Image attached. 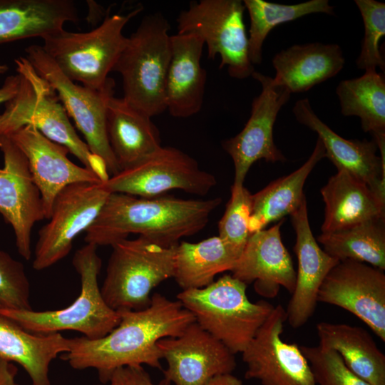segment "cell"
Instances as JSON below:
<instances>
[{
	"mask_svg": "<svg viewBox=\"0 0 385 385\" xmlns=\"http://www.w3.org/2000/svg\"><path fill=\"white\" fill-rule=\"evenodd\" d=\"M238 258L219 236L195 243L180 242L175 247L173 278L183 290L203 288L217 274L232 271Z\"/></svg>",
	"mask_w": 385,
	"mask_h": 385,
	"instance_id": "f546056e",
	"label": "cell"
},
{
	"mask_svg": "<svg viewBox=\"0 0 385 385\" xmlns=\"http://www.w3.org/2000/svg\"><path fill=\"white\" fill-rule=\"evenodd\" d=\"M283 220L267 230L252 234L237 260L232 276L266 298L275 297L281 287L290 294L294 289L296 271L281 238Z\"/></svg>",
	"mask_w": 385,
	"mask_h": 385,
	"instance_id": "ffe728a7",
	"label": "cell"
},
{
	"mask_svg": "<svg viewBox=\"0 0 385 385\" xmlns=\"http://www.w3.org/2000/svg\"><path fill=\"white\" fill-rule=\"evenodd\" d=\"M247 284L225 274L205 287L181 291L177 299L195 322L234 354L242 353L274 309L265 300L252 302Z\"/></svg>",
	"mask_w": 385,
	"mask_h": 385,
	"instance_id": "277c9868",
	"label": "cell"
},
{
	"mask_svg": "<svg viewBox=\"0 0 385 385\" xmlns=\"http://www.w3.org/2000/svg\"><path fill=\"white\" fill-rule=\"evenodd\" d=\"M250 16L248 52L251 63L262 61L263 43L272 29L304 16L323 13L334 15V6L328 0H311L297 4L286 5L264 0L242 1Z\"/></svg>",
	"mask_w": 385,
	"mask_h": 385,
	"instance_id": "d6a6232c",
	"label": "cell"
},
{
	"mask_svg": "<svg viewBox=\"0 0 385 385\" xmlns=\"http://www.w3.org/2000/svg\"><path fill=\"white\" fill-rule=\"evenodd\" d=\"M17 373L14 362L0 359V385H19L16 381Z\"/></svg>",
	"mask_w": 385,
	"mask_h": 385,
	"instance_id": "f35d334b",
	"label": "cell"
},
{
	"mask_svg": "<svg viewBox=\"0 0 385 385\" xmlns=\"http://www.w3.org/2000/svg\"><path fill=\"white\" fill-rule=\"evenodd\" d=\"M206 385H242V381L232 374H227L212 378Z\"/></svg>",
	"mask_w": 385,
	"mask_h": 385,
	"instance_id": "60d3db41",
	"label": "cell"
},
{
	"mask_svg": "<svg viewBox=\"0 0 385 385\" xmlns=\"http://www.w3.org/2000/svg\"><path fill=\"white\" fill-rule=\"evenodd\" d=\"M29 297L23 264L0 250V309L31 310Z\"/></svg>",
	"mask_w": 385,
	"mask_h": 385,
	"instance_id": "8d00e7d4",
	"label": "cell"
},
{
	"mask_svg": "<svg viewBox=\"0 0 385 385\" xmlns=\"http://www.w3.org/2000/svg\"><path fill=\"white\" fill-rule=\"evenodd\" d=\"M4 166L0 168V213L11 225L19 253L31 257V232L45 219L40 191L34 181L26 158L9 135H0Z\"/></svg>",
	"mask_w": 385,
	"mask_h": 385,
	"instance_id": "2e32d148",
	"label": "cell"
},
{
	"mask_svg": "<svg viewBox=\"0 0 385 385\" xmlns=\"http://www.w3.org/2000/svg\"><path fill=\"white\" fill-rule=\"evenodd\" d=\"M321 194L325 205L322 233L384 218L385 199L344 170L332 175Z\"/></svg>",
	"mask_w": 385,
	"mask_h": 385,
	"instance_id": "cb8c5ba5",
	"label": "cell"
},
{
	"mask_svg": "<svg viewBox=\"0 0 385 385\" xmlns=\"http://www.w3.org/2000/svg\"><path fill=\"white\" fill-rule=\"evenodd\" d=\"M364 26V36L361 52L356 59L359 69L382 71L385 68L384 59L381 53L379 43L385 35V4L374 0H355Z\"/></svg>",
	"mask_w": 385,
	"mask_h": 385,
	"instance_id": "e575fe53",
	"label": "cell"
},
{
	"mask_svg": "<svg viewBox=\"0 0 385 385\" xmlns=\"http://www.w3.org/2000/svg\"><path fill=\"white\" fill-rule=\"evenodd\" d=\"M251 76L260 83L261 92L252 101L250 116L242 130L222 143L234 163V185H242L250 167L260 159L272 163L286 160L274 143L273 128L291 92L260 72L255 71Z\"/></svg>",
	"mask_w": 385,
	"mask_h": 385,
	"instance_id": "5bb4252c",
	"label": "cell"
},
{
	"mask_svg": "<svg viewBox=\"0 0 385 385\" xmlns=\"http://www.w3.org/2000/svg\"><path fill=\"white\" fill-rule=\"evenodd\" d=\"M71 339L60 333L36 334L0 314V359L20 364L31 385H51L49 366L61 353L71 349Z\"/></svg>",
	"mask_w": 385,
	"mask_h": 385,
	"instance_id": "4316f807",
	"label": "cell"
},
{
	"mask_svg": "<svg viewBox=\"0 0 385 385\" xmlns=\"http://www.w3.org/2000/svg\"><path fill=\"white\" fill-rule=\"evenodd\" d=\"M96 385H172L164 379L154 383L142 365L126 366L116 369L106 383Z\"/></svg>",
	"mask_w": 385,
	"mask_h": 385,
	"instance_id": "74e56055",
	"label": "cell"
},
{
	"mask_svg": "<svg viewBox=\"0 0 385 385\" xmlns=\"http://www.w3.org/2000/svg\"><path fill=\"white\" fill-rule=\"evenodd\" d=\"M252 194L244 185L231 187V197L218 224L219 237L240 257L251 235L248 225Z\"/></svg>",
	"mask_w": 385,
	"mask_h": 385,
	"instance_id": "836d02e7",
	"label": "cell"
},
{
	"mask_svg": "<svg viewBox=\"0 0 385 385\" xmlns=\"http://www.w3.org/2000/svg\"><path fill=\"white\" fill-rule=\"evenodd\" d=\"M336 93L341 113L357 116L362 130L374 139L385 136V81L376 71H367L360 77L339 82Z\"/></svg>",
	"mask_w": 385,
	"mask_h": 385,
	"instance_id": "4dcf8cb0",
	"label": "cell"
},
{
	"mask_svg": "<svg viewBox=\"0 0 385 385\" xmlns=\"http://www.w3.org/2000/svg\"><path fill=\"white\" fill-rule=\"evenodd\" d=\"M26 58L38 75L56 91L68 116L83 135L90 151L102 159L111 175L120 169L111 148L106 128L109 99L113 96L115 82L99 90L78 85L69 79L40 45L25 48Z\"/></svg>",
	"mask_w": 385,
	"mask_h": 385,
	"instance_id": "9c48e42d",
	"label": "cell"
},
{
	"mask_svg": "<svg viewBox=\"0 0 385 385\" xmlns=\"http://www.w3.org/2000/svg\"><path fill=\"white\" fill-rule=\"evenodd\" d=\"M290 217L296 234L294 251L298 267L294 289L285 311L289 324L296 329L304 326L314 314L320 287L339 261L324 252L314 237L306 197Z\"/></svg>",
	"mask_w": 385,
	"mask_h": 385,
	"instance_id": "d6986e66",
	"label": "cell"
},
{
	"mask_svg": "<svg viewBox=\"0 0 385 385\" xmlns=\"http://www.w3.org/2000/svg\"><path fill=\"white\" fill-rule=\"evenodd\" d=\"M245 10L240 0L191 1L177 19L178 34L198 35L207 45L209 58L220 56V68L226 66L232 78H247L255 68L249 58Z\"/></svg>",
	"mask_w": 385,
	"mask_h": 385,
	"instance_id": "30bf717a",
	"label": "cell"
},
{
	"mask_svg": "<svg viewBox=\"0 0 385 385\" xmlns=\"http://www.w3.org/2000/svg\"><path fill=\"white\" fill-rule=\"evenodd\" d=\"M221 202L220 197L186 200L111 193L86 230L85 241L112 246L130 234H138L164 247L176 246L181 238L201 231Z\"/></svg>",
	"mask_w": 385,
	"mask_h": 385,
	"instance_id": "7a4b0ae2",
	"label": "cell"
},
{
	"mask_svg": "<svg viewBox=\"0 0 385 385\" xmlns=\"http://www.w3.org/2000/svg\"><path fill=\"white\" fill-rule=\"evenodd\" d=\"M176 246L164 247L141 236L113 244L101 288L106 304L117 312L148 307L152 290L173 277Z\"/></svg>",
	"mask_w": 385,
	"mask_h": 385,
	"instance_id": "ba28073f",
	"label": "cell"
},
{
	"mask_svg": "<svg viewBox=\"0 0 385 385\" xmlns=\"http://www.w3.org/2000/svg\"><path fill=\"white\" fill-rule=\"evenodd\" d=\"M170 28L159 12L144 16L127 38L113 69L121 76L125 101L151 118L166 110L165 84L171 59Z\"/></svg>",
	"mask_w": 385,
	"mask_h": 385,
	"instance_id": "5b68a950",
	"label": "cell"
},
{
	"mask_svg": "<svg viewBox=\"0 0 385 385\" xmlns=\"http://www.w3.org/2000/svg\"><path fill=\"white\" fill-rule=\"evenodd\" d=\"M157 345L167 362L164 379L173 385H206L236 367L235 354L195 322L180 336L161 339Z\"/></svg>",
	"mask_w": 385,
	"mask_h": 385,
	"instance_id": "e0dca14e",
	"label": "cell"
},
{
	"mask_svg": "<svg viewBox=\"0 0 385 385\" xmlns=\"http://www.w3.org/2000/svg\"><path fill=\"white\" fill-rule=\"evenodd\" d=\"M317 241L329 255L339 262L358 261L384 270V218L374 219L328 233Z\"/></svg>",
	"mask_w": 385,
	"mask_h": 385,
	"instance_id": "1f68e13d",
	"label": "cell"
},
{
	"mask_svg": "<svg viewBox=\"0 0 385 385\" xmlns=\"http://www.w3.org/2000/svg\"><path fill=\"white\" fill-rule=\"evenodd\" d=\"M345 58L336 43L296 44L277 53L272 59L275 85L292 93L304 92L338 74Z\"/></svg>",
	"mask_w": 385,
	"mask_h": 385,
	"instance_id": "603a6c76",
	"label": "cell"
},
{
	"mask_svg": "<svg viewBox=\"0 0 385 385\" xmlns=\"http://www.w3.org/2000/svg\"><path fill=\"white\" fill-rule=\"evenodd\" d=\"M324 158H326V151L318 138L312 153L300 168L252 195L248 225L251 235L264 230L270 223L291 215L299 207L305 198L304 183L317 163Z\"/></svg>",
	"mask_w": 385,
	"mask_h": 385,
	"instance_id": "f1b7e54d",
	"label": "cell"
},
{
	"mask_svg": "<svg viewBox=\"0 0 385 385\" xmlns=\"http://www.w3.org/2000/svg\"><path fill=\"white\" fill-rule=\"evenodd\" d=\"M119 312L120 322L111 332L98 339H71V349L61 359L74 369H96L101 383H106L111 374L123 366L146 364L161 369L158 342L180 336L195 322L178 300L160 293L152 294L145 309Z\"/></svg>",
	"mask_w": 385,
	"mask_h": 385,
	"instance_id": "6da1fadb",
	"label": "cell"
},
{
	"mask_svg": "<svg viewBox=\"0 0 385 385\" xmlns=\"http://www.w3.org/2000/svg\"><path fill=\"white\" fill-rule=\"evenodd\" d=\"M111 193L103 183L66 186L56 196L49 221L38 231L33 267L48 268L70 252L77 236L92 225Z\"/></svg>",
	"mask_w": 385,
	"mask_h": 385,
	"instance_id": "7c38bea8",
	"label": "cell"
},
{
	"mask_svg": "<svg viewBox=\"0 0 385 385\" xmlns=\"http://www.w3.org/2000/svg\"><path fill=\"white\" fill-rule=\"evenodd\" d=\"M106 128L120 170L140 162L162 146L159 130L151 117L123 98L113 96L109 99Z\"/></svg>",
	"mask_w": 385,
	"mask_h": 385,
	"instance_id": "d4e9b609",
	"label": "cell"
},
{
	"mask_svg": "<svg viewBox=\"0 0 385 385\" xmlns=\"http://www.w3.org/2000/svg\"><path fill=\"white\" fill-rule=\"evenodd\" d=\"M19 86L0 115V135L31 125L48 139L63 145L102 182L109 178L104 161L93 155L78 135L59 98L26 57L14 60Z\"/></svg>",
	"mask_w": 385,
	"mask_h": 385,
	"instance_id": "3957f363",
	"label": "cell"
},
{
	"mask_svg": "<svg viewBox=\"0 0 385 385\" xmlns=\"http://www.w3.org/2000/svg\"><path fill=\"white\" fill-rule=\"evenodd\" d=\"M170 39L166 110L175 118H188L197 113L203 103L207 77L200 61L205 43L195 34H177Z\"/></svg>",
	"mask_w": 385,
	"mask_h": 385,
	"instance_id": "7402d4cb",
	"label": "cell"
},
{
	"mask_svg": "<svg viewBox=\"0 0 385 385\" xmlns=\"http://www.w3.org/2000/svg\"><path fill=\"white\" fill-rule=\"evenodd\" d=\"M7 70V66L0 63V75L5 73Z\"/></svg>",
	"mask_w": 385,
	"mask_h": 385,
	"instance_id": "b9f144b4",
	"label": "cell"
},
{
	"mask_svg": "<svg viewBox=\"0 0 385 385\" xmlns=\"http://www.w3.org/2000/svg\"><path fill=\"white\" fill-rule=\"evenodd\" d=\"M216 184L215 177L202 170L193 158L170 146H161L143 160L103 182L110 193L141 197L163 195L171 190L204 196Z\"/></svg>",
	"mask_w": 385,
	"mask_h": 385,
	"instance_id": "8fae6325",
	"label": "cell"
},
{
	"mask_svg": "<svg viewBox=\"0 0 385 385\" xmlns=\"http://www.w3.org/2000/svg\"><path fill=\"white\" fill-rule=\"evenodd\" d=\"M296 120L318 135L329 158L338 170H344L366 183L385 199V158L376 155L375 141L345 139L322 121L312 110L309 101H297L292 109Z\"/></svg>",
	"mask_w": 385,
	"mask_h": 385,
	"instance_id": "44dd1931",
	"label": "cell"
},
{
	"mask_svg": "<svg viewBox=\"0 0 385 385\" xmlns=\"http://www.w3.org/2000/svg\"><path fill=\"white\" fill-rule=\"evenodd\" d=\"M142 10L107 16L102 23L87 32L63 29L43 38V50L69 79L92 89H102L109 83L108 73L124 48L127 38L123 30Z\"/></svg>",
	"mask_w": 385,
	"mask_h": 385,
	"instance_id": "52a82bcc",
	"label": "cell"
},
{
	"mask_svg": "<svg viewBox=\"0 0 385 385\" xmlns=\"http://www.w3.org/2000/svg\"><path fill=\"white\" fill-rule=\"evenodd\" d=\"M96 245L86 243L74 254L72 263L81 279V292L68 307L58 310L0 309L29 332L36 334L79 332L88 339H98L111 332L120 322V312L105 302L98 282L102 260Z\"/></svg>",
	"mask_w": 385,
	"mask_h": 385,
	"instance_id": "8992f818",
	"label": "cell"
},
{
	"mask_svg": "<svg viewBox=\"0 0 385 385\" xmlns=\"http://www.w3.org/2000/svg\"><path fill=\"white\" fill-rule=\"evenodd\" d=\"M317 300L355 315L385 342L384 270L354 260L339 262L324 279Z\"/></svg>",
	"mask_w": 385,
	"mask_h": 385,
	"instance_id": "9a60e30c",
	"label": "cell"
},
{
	"mask_svg": "<svg viewBox=\"0 0 385 385\" xmlns=\"http://www.w3.org/2000/svg\"><path fill=\"white\" fill-rule=\"evenodd\" d=\"M9 136L27 159L41 195L45 219L50 217L56 196L66 186L103 183L92 170L73 163L66 147L48 139L31 125L21 127Z\"/></svg>",
	"mask_w": 385,
	"mask_h": 385,
	"instance_id": "ac0fdd59",
	"label": "cell"
},
{
	"mask_svg": "<svg viewBox=\"0 0 385 385\" xmlns=\"http://www.w3.org/2000/svg\"><path fill=\"white\" fill-rule=\"evenodd\" d=\"M286 311L274 307L247 348L241 353L245 377L262 385H317L309 364L296 343L282 340Z\"/></svg>",
	"mask_w": 385,
	"mask_h": 385,
	"instance_id": "4fadbf2b",
	"label": "cell"
},
{
	"mask_svg": "<svg viewBox=\"0 0 385 385\" xmlns=\"http://www.w3.org/2000/svg\"><path fill=\"white\" fill-rule=\"evenodd\" d=\"M19 86L18 74L8 76L0 86V105L6 103L16 93Z\"/></svg>",
	"mask_w": 385,
	"mask_h": 385,
	"instance_id": "ab89813d",
	"label": "cell"
},
{
	"mask_svg": "<svg viewBox=\"0 0 385 385\" xmlns=\"http://www.w3.org/2000/svg\"><path fill=\"white\" fill-rule=\"evenodd\" d=\"M300 349L317 385H370L353 373L337 351L319 345L301 346Z\"/></svg>",
	"mask_w": 385,
	"mask_h": 385,
	"instance_id": "d590c367",
	"label": "cell"
},
{
	"mask_svg": "<svg viewBox=\"0 0 385 385\" xmlns=\"http://www.w3.org/2000/svg\"><path fill=\"white\" fill-rule=\"evenodd\" d=\"M319 345L337 351L345 365L370 385H385V355L364 328L321 322L317 324Z\"/></svg>",
	"mask_w": 385,
	"mask_h": 385,
	"instance_id": "83f0119b",
	"label": "cell"
},
{
	"mask_svg": "<svg viewBox=\"0 0 385 385\" xmlns=\"http://www.w3.org/2000/svg\"><path fill=\"white\" fill-rule=\"evenodd\" d=\"M78 19L71 0H0V44L43 38Z\"/></svg>",
	"mask_w": 385,
	"mask_h": 385,
	"instance_id": "484cf974",
	"label": "cell"
}]
</instances>
